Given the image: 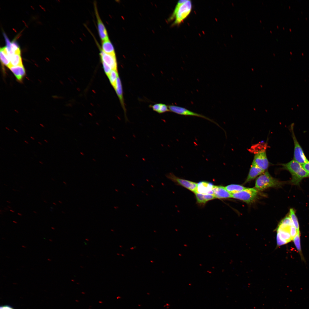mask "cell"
<instances>
[{
    "label": "cell",
    "instance_id": "cell-1",
    "mask_svg": "<svg viewBox=\"0 0 309 309\" xmlns=\"http://www.w3.org/2000/svg\"><path fill=\"white\" fill-rule=\"evenodd\" d=\"M280 165L282 166L283 169L288 171L291 174L292 178L290 182L292 185H299L304 178L309 177L302 165L293 159Z\"/></svg>",
    "mask_w": 309,
    "mask_h": 309
},
{
    "label": "cell",
    "instance_id": "cell-2",
    "mask_svg": "<svg viewBox=\"0 0 309 309\" xmlns=\"http://www.w3.org/2000/svg\"><path fill=\"white\" fill-rule=\"evenodd\" d=\"M192 9V4L191 1L181 0L179 1L169 20L175 19L173 25L181 24L189 15Z\"/></svg>",
    "mask_w": 309,
    "mask_h": 309
},
{
    "label": "cell",
    "instance_id": "cell-3",
    "mask_svg": "<svg viewBox=\"0 0 309 309\" xmlns=\"http://www.w3.org/2000/svg\"><path fill=\"white\" fill-rule=\"evenodd\" d=\"M285 183L272 177L268 171L264 172L256 180L255 187L258 191H262L272 187H280Z\"/></svg>",
    "mask_w": 309,
    "mask_h": 309
},
{
    "label": "cell",
    "instance_id": "cell-4",
    "mask_svg": "<svg viewBox=\"0 0 309 309\" xmlns=\"http://www.w3.org/2000/svg\"><path fill=\"white\" fill-rule=\"evenodd\" d=\"M294 124L292 123L291 125L290 128L294 145L293 160L302 165L308 162L309 161L306 157L296 138L294 132Z\"/></svg>",
    "mask_w": 309,
    "mask_h": 309
},
{
    "label": "cell",
    "instance_id": "cell-5",
    "mask_svg": "<svg viewBox=\"0 0 309 309\" xmlns=\"http://www.w3.org/2000/svg\"><path fill=\"white\" fill-rule=\"evenodd\" d=\"M258 194V191L255 188H246L241 191L232 194L231 198L249 203L256 199Z\"/></svg>",
    "mask_w": 309,
    "mask_h": 309
},
{
    "label": "cell",
    "instance_id": "cell-6",
    "mask_svg": "<svg viewBox=\"0 0 309 309\" xmlns=\"http://www.w3.org/2000/svg\"><path fill=\"white\" fill-rule=\"evenodd\" d=\"M168 107L170 111L177 114L181 115L193 116L201 117L209 120L219 126L218 124L210 118L202 114L192 112L184 108L174 105H169Z\"/></svg>",
    "mask_w": 309,
    "mask_h": 309
},
{
    "label": "cell",
    "instance_id": "cell-7",
    "mask_svg": "<svg viewBox=\"0 0 309 309\" xmlns=\"http://www.w3.org/2000/svg\"><path fill=\"white\" fill-rule=\"evenodd\" d=\"M166 176L168 179L174 182L183 186L185 188L195 193L197 191V183L177 177L173 173H170L167 174Z\"/></svg>",
    "mask_w": 309,
    "mask_h": 309
},
{
    "label": "cell",
    "instance_id": "cell-8",
    "mask_svg": "<svg viewBox=\"0 0 309 309\" xmlns=\"http://www.w3.org/2000/svg\"><path fill=\"white\" fill-rule=\"evenodd\" d=\"M252 163L265 171L269 166L265 150L263 149L256 152L255 154Z\"/></svg>",
    "mask_w": 309,
    "mask_h": 309
},
{
    "label": "cell",
    "instance_id": "cell-9",
    "mask_svg": "<svg viewBox=\"0 0 309 309\" xmlns=\"http://www.w3.org/2000/svg\"><path fill=\"white\" fill-rule=\"evenodd\" d=\"M100 56L102 62L105 63L110 66L112 70H117V63L115 54H107L104 53L101 49Z\"/></svg>",
    "mask_w": 309,
    "mask_h": 309
},
{
    "label": "cell",
    "instance_id": "cell-10",
    "mask_svg": "<svg viewBox=\"0 0 309 309\" xmlns=\"http://www.w3.org/2000/svg\"><path fill=\"white\" fill-rule=\"evenodd\" d=\"M94 9L97 20V27L99 36L102 40L103 41L109 39V37L106 28L102 22L99 15L96 5L94 4Z\"/></svg>",
    "mask_w": 309,
    "mask_h": 309
},
{
    "label": "cell",
    "instance_id": "cell-11",
    "mask_svg": "<svg viewBox=\"0 0 309 309\" xmlns=\"http://www.w3.org/2000/svg\"><path fill=\"white\" fill-rule=\"evenodd\" d=\"M213 184L210 182L200 181L197 183V192L203 194L213 195Z\"/></svg>",
    "mask_w": 309,
    "mask_h": 309
},
{
    "label": "cell",
    "instance_id": "cell-12",
    "mask_svg": "<svg viewBox=\"0 0 309 309\" xmlns=\"http://www.w3.org/2000/svg\"><path fill=\"white\" fill-rule=\"evenodd\" d=\"M213 195L215 198L219 199L231 198V194L228 192L225 187L219 185H214L213 188Z\"/></svg>",
    "mask_w": 309,
    "mask_h": 309
},
{
    "label": "cell",
    "instance_id": "cell-13",
    "mask_svg": "<svg viewBox=\"0 0 309 309\" xmlns=\"http://www.w3.org/2000/svg\"><path fill=\"white\" fill-rule=\"evenodd\" d=\"M264 172L265 171L252 162L247 176L244 183H246L254 179Z\"/></svg>",
    "mask_w": 309,
    "mask_h": 309
},
{
    "label": "cell",
    "instance_id": "cell-14",
    "mask_svg": "<svg viewBox=\"0 0 309 309\" xmlns=\"http://www.w3.org/2000/svg\"><path fill=\"white\" fill-rule=\"evenodd\" d=\"M119 99L122 107L123 108L125 115L126 121L127 120L126 116V110L125 106L123 96V91L122 83L120 80L118 76L117 79L116 83V86L114 88Z\"/></svg>",
    "mask_w": 309,
    "mask_h": 309
},
{
    "label": "cell",
    "instance_id": "cell-15",
    "mask_svg": "<svg viewBox=\"0 0 309 309\" xmlns=\"http://www.w3.org/2000/svg\"><path fill=\"white\" fill-rule=\"evenodd\" d=\"M8 68L18 81H21L22 80L25 74V70L23 65L10 66Z\"/></svg>",
    "mask_w": 309,
    "mask_h": 309
},
{
    "label": "cell",
    "instance_id": "cell-16",
    "mask_svg": "<svg viewBox=\"0 0 309 309\" xmlns=\"http://www.w3.org/2000/svg\"><path fill=\"white\" fill-rule=\"evenodd\" d=\"M101 49L107 54H115L114 47L109 39L102 41Z\"/></svg>",
    "mask_w": 309,
    "mask_h": 309
},
{
    "label": "cell",
    "instance_id": "cell-17",
    "mask_svg": "<svg viewBox=\"0 0 309 309\" xmlns=\"http://www.w3.org/2000/svg\"><path fill=\"white\" fill-rule=\"evenodd\" d=\"M195 193L197 202L199 203H205L208 201L215 198L212 195L203 194L197 192Z\"/></svg>",
    "mask_w": 309,
    "mask_h": 309
},
{
    "label": "cell",
    "instance_id": "cell-18",
    "mask_svg": "<svg viewBox=\"0 0 309 309\" xmlns=\"http://www.w3.org/2000/svg\"><path fill=\"white\" fill-rule=\"evenodd\" d=\"M0 56L2 64L9 68L10 66V59L7 53L5 47L0 48Z\"/></svg>",
    "mask_w": 309,
    "mask_h": 309
},
{
    "label": "cell",
    "instance_id": "cell-19",
    "mask_svg": "<svg viewBox=\"0 0 309 309\" xmlns=\"http://www.w3.org/2000/svg\"><path fill=\"white\" fill-rule=\"evenodd\" d=\"M225 188L231 194H233L241 191L246 187L240 185L232 184L225 186Z\"/></svg>",
    "mask_w": 309,
    "mask_h": 309
},
{
    "label": "cell",
    "instance_id": "cell-20",
    "mask_svg": "<svg viewBox=\"0 0 309 309\" xmlns=\"http://www.w3.org/2000/svg\"><path fill=\"white\" fill-rule=\"evenodd\" d=\"M10 66L23 65L21 56V53H17L12 55L10 56Z\"/></svg>",
    "mask_w": 309,
    "mask_h": 309
},
{
    "label": "cell",
    "instance_id": "cell-21",
    "mask_svg": "<svg viewBox=\"0 0 309 309\" xmlns=\"http://www.w3.org/2000/svg\"><path fill=\"white\" fill-rule=\"evenodd\" d=\"M289 215L294 227L298 232H300L298 219L295 214V210L292 208L290 209Z\"/></svg>",
    "mask_w": 309,
    "mask_h": 309
},
{
    "label": "cell",
    "instance_id": "cell-22",
    "mask_svg": "<svg viewBox=\"0 0 309 309\" xmlns=\"http://www.w3.org/2000/svg\"><path fill=\"white\" fill-rule=\"evenodd\" d=\"M107 76L111 84L114 89L117 79L119 76L117 70H112Z\"/></svg>",
    "mask_w": 309,
    "mask_h": 309
},
{
    "label": "cell",
    "instance_id": "cell-23",
    "mask_svg": "<svg viewBox=\"0 0 309 309\" xmlns=\"http://www.w3.org/2000/svg\"><path fill=\"white\" fill-rule=\"evenodd\" d=\"M292 240L296 248L300 254L301 258L302 259L303 256L300 245V232L298 233L294 237Z\"/></svg>",
    "mask_w": 309,
    "mask_h": 309
},
{
    "label": "cell",
    "instance_id": "cell-24",
    "mask_svg": "<svg viewBox=\"0 0 309 309\" xmlns=\"http://www.w3.org/2000/svg\"><path fill=\"white\" fill-rule=\"evenodd\" d=\"M299 232H298L297 230L293 225L291 226L290 233L292 240L294 237Z\"/></svg>",
    "mask_w": 309,
    "mask_h": 309
},
{
    "label": "cell",
    "instance_id": "cell-25",
    "mask_svg": "<svg viewBox=\"0 0 309 309\" xmlns=\"http://www.w3.org/2000/svg\"><path fill=\"white\" fill-rule=\"evenodd\" d=\"M168 112H170L168 108V106L165 104H161L159 113L161 114Z\"/></svg>",
    "mask_w": 309,
    "mask_h": 309
},
{
    "label": "cell",
    "instance_id": "cell-26",
    "mask_svg": "<svg viewBox=\"0 0 309 309\" xmlns=\"http://www.w3.org/2000/svg\"><path fill=\"white\" fill-rule=\"evenodd\" d=\"M102 63L104 71L106 75L108 76L112 70L110 66L102 62Z\"/></svg>",
    "mask_w": 309,
    "mask_h": 309
},
{
    "label": "cell",
    "instance_id": "cell-27",
    "mask_svg": "<svg viewBox=\"0 0 309 309\" xmlns=\"http://www.w3.org/2000/svg\"><path fill=\"white\" fill-rule=\"evenodd\" d=\"M161 103H157L151 106L153 110L158 113L159 111Z\"/></svg>",
    "mask_w": 309,
    "mask_h": 309
},
{
    "label": "cell",
    "instance_id": "cell-28",
    "mask_svg": "<svg viewBox=\"0 0 309 309\" xmlns=\"http://www.w3.org/2000/svg\"><path fill=\"white\" fill-rule=\"evenodd\" d=\"M305 170L307 173L309 177V161L302 165Z\"/></svg>",
    "mask_w": 309,
    "mask_h": 309
},
{
    "label": "cell",
    "instance_id": "cell-29",
    "mask_svg": "<svg viewBox=\"0 0 309 309\" xmlns=\"http://www.w3.org/2000/svg\"><path fill=\"white\" fill-rule=\"evenodd\" d=\"M3 309H14L9 306L6 305L2 306Z\"/></svg>",
    "mask_w": 309,
    "mask_h": 309
},
{
    "label": "cell",
    "instance_id": "cell-30",
    "mask_svg": "<svg viewBox=\"0 0 309 309\" xmlns=\"http://www.w3.org/2000/svg\"><path fill=\"white\" fill-rule=\"evenodd\" d=\"M10 211L12 212H14V211L12 210H10Z\"/></svg>",
    "mask_w": 309,
    "mask_h": 309
},
{
    "label": "cell",
    "instance_id": "cell-31",
    "mask_svg": "<svg viewBox=\"0 0 309 309\" xmlns=\"http://www.w3.org/2000/svg\"><path fill=\"white\" fill-rule=\"evenodd\" d=\"M17 214L18 215H19L20 216H22V215L20 213H17Z\"/></svg>",
    "mask_w": 309,
    "mask_h": 309
},
{
    "label": "cell",
    "instance_id": "cell-32",
    "mask_svg": "<svg viewBox=\"0 0 309 309\" xmlns=\"http://www.w3.org/2000/svg\"><path fill=\"white\" fill-rule=\"evenodd\" d=\"M40 125L42 127H44V126L41 124H40Z\"/></svg>",
    "mask_w": 309,
    "mask_h": 309
},
{
    "label": "cell",
    "instance_id": "cell-33",
    "mask_svg": "<svg viewBox=\"0 0 309 309\" xmlns=\"http://www.w3.org/2000/svg\"><path fill=\"white\" fill-rule=\"evenodd\" d=\"M13 222H14V223H17V222H16V221H13Z\"/></svg>",
    "mask_w": 309,
    "mask_h": 309
},
{
    "label": "cell",
    "instance_id": "cell-34",
    "mask_svg": "<svg viewBox=\"0 0 309 309\" xmlns=\"http://www.w3.org/2000/svg\"><path fill=\"white\" fill-rule=\"evenodd\" d=\"M7 207L9 208H12L11 207H10L9 206L7 205Z\"/></svg>",
    "mask_w": 309,
    "mask_h": 309
},
{
    "label": "cell",
    "instance_id": "cell-35",
    "mask_svg": "<svg viewBox=\"0 0 309 309\" xmlns=\"http://www.w3.org/2000/svg\"><path fill=\"white\" fill-rule=\"evenodd\" d=\"M5 128H6V129H7L8 130H10L8 128L6 127Z\"/></svg>",
    "mask_w": 309,
    "mask_h": 309
},
{
    "label": "cell",
    "instance_id": "cell-36",
    "mask_svg": "<svg viewBox=\"0 0 309 309\" xmlns=\"http://www.w3.org/2000/svg\"><path fill=\"white\" fill-rule=\"evenodd\" d=\"M31 138H32L33 140H34V139L32 137H31Z\"/></svg>",
    "mask_w": 309,
    "mask_h": 309
},
{
    "label": "cell",
    "instance_id": "cell-37",
    "mask_svg": "<svg viewBox=\"0 0 309 309\" xmlns=\"http://www.w3.org/2000/svg\"><path fill=\"white\" fill-rule=\"evenodd\" d=\"M7 203H11L10 201H7Z\"/></svg>",
    "mask_w": 309,
    "mask_h": 309
},
{
    "label": "cell",
    "instance_id": "cell-38",
    "mask_svg": "<svg viewBox=\"0 0 309 309\" xmlns=\"http://www.w3.org/2000/svg\"><path fill=\"white\" fill-rule=\"evenodd\" d=\"M44 140V141H45V142H46L47 143V142H48L47 141V140Z\"/></svg>",
    "mask_w": 309,
    "mask_h": 309
},
{
    "label": "cell",
    "instance_id": "cell-39",
    "mask_svg": "<svg viewBox=\"0 0 309 309\" xmlns=\"http://www.w3.org/2000/svg\"><path fill=\"white\" fill-rule=\"evenodd\" d=\"M14 130H15V131H16V132H18V131H17V130H15V129H14Z\"/></svg>",
    "mask_w": 309,
    "mask_h": 309
},
{
    "label": "cell",
    "instance_id": "cell-40",
    "mask_svg": "<svg viewBox=\"0 0 309 309\" xmlns=\"http://www.w3.org/2000/svg\"><path fill=\"white\" fill-rule=\"evenodd\" d=\"M51 228H52V229H54H54H54V228L53 227H51Z\"/></svg>",
    "mask_w": 309,
    "mask_h": 309
},
{
    "label": "cell",
    "instance_id": "cell-41",
    "mask_svg": "<svg viewBox=\"0 0 309 309\" xmlns=\"http://www.w3.org/2000/svg\"><path fill=\"white\" fill-rule=\"evenodd\" d=\"M0 309H3L2 306H0Z\"/></svg>",
    "mask_w": 309,
    "mask_h": 309
},
{
    "label": "cell",
    "instance_id": "cell-42",
    "mask_svg": "<svg viewBox=\"0 0 309 309\" xmlns=\"http://www.w3.org/2000/svg\"><path fill=\"white\" fill-rule=\"evenodd\" d=\"M25 142H26V143H27V144H28V142H27V141H25Z\"/></svg>",
    "mask_w": 309,
    "mask_h": 309
},
{
    "label": "cell",
    "instance_id": "cell-43",
    "mask_svg": "<svg viewBox=\"0 0 309 309\" xmlns=\"http://www.w3.org/2000/svg\"><path fill=\"white\" fill-rule=\"evenodd\" d=\"M39 163H41V164H43V163H42V162H41V161H39Z\"/></svg>",
    "mask_w": 309,
    "mask_h": 309
},
{
    "label": "cell",
    "instance_id": "cell-44",
    "mask_svg": "<svg viewBox=\"0 0 309 309\" xmlns=\"http://www.w3.org/2000/svg\"><path fill=\"white\" fill-rule=\"evenodd\" d=\"M22 247H24V248H25L26 247L25 246H24L23 245H22Z\"/></svg>",
    "mask_w": 309,
    "mask_h": 309
},
{
    "label": "cell",
    "instance_id": "cell-45",
    "mask_svg": "<svg viewBox=\"0 0 309 309\" xmlns=\"http://www.w3.org/2000/svg\"><path fill=\"white\" fill-rule=\"evenodd\" d=\"M33 212L34 213H36V214L37 213H36V212H35V211H33Z\"/></svg>",
    "mask_w": 309,
    "mask_h": 309
},
{
    "label": "cell",
    "instance_id": "cell-46",
    "mask_svg": "<svg viewBox=\"0 0 309 309\" xmlns=\"http://www.w3.org/2000/svg\"><path fill=\"white\" fill-rule=\"evenodd\" d=\"M38 143H39L40 144H41L39 142H38Z\"/></svg>",
    "mask_w": 309,
    "mask_h": 309
},
{
    "label": "cell",
    "instance_id": "cell-47",
    "mask_svg": "<svg viewBox=\"0 0 309 309\" xmlns=\"http://www.w3.org/2000/svg\"><path fill=\"white\" fill-rule=\"evenodd\" d=\"M49 240L50 241H52L51 239H49Z\"/></svg>",
    "mask_w": 309,
    "mask_h": 309
},
{
    "label": "cell",
    "instance_id": "cell-48",
    "mask_svg": "<svg viewBox=\"0 0 309 309\" xmlns=\"http://www.w3.org/2000/svg\"><path fill=\"white\" fill-rule=\"evenodd\" d=\"M53 204H54V205H56V203H53Z\"/></svg>",
    "mask_w": 309,
    "mask_h": 309
},
{
    "label": "cell",
    "instance_id": "cell-49",
    "mask_svg": "<svg viewBox=\"0 0 309 309\" xmlns=\"http://www.w3.org/2000/svg\"><path fill=\"white\" fill-rule=\"evenodd\" d=\"M50 208H51V209H53V207H51Z\"/></svg>",
    "mask_w": 309,
    "mask_h": 309
},
{
    "label": "cell",
    "instance_id": "cell-50",
    "mask_svg": "<svg viewBox=\"0 0 309 309\" xmlns=\"http://www.w3.org/2000/svg\"><path fill=\"white\" fill-rule=\"evenodd\" d=\"M44 202H45V203H47V202H46V201H44Z\"/></svg>",
    "mask_w": 309,
    "mask_h": 309
},
{
    "label": "cell",
    "instance_id": "cell-51",
    "mask_svg": "<svg viewBox=\"0 0 309 309\" xmlns=\"http://www.w3.org/2000/svg\"><path fill=\"white\" fill-rule=\"evenodd\" d=\"M48 260H50V261L51 260H50L49 259H48Z\"/></svg>",
    "mask_w": 309,
    "mask_h": 309
}]
</instances>
